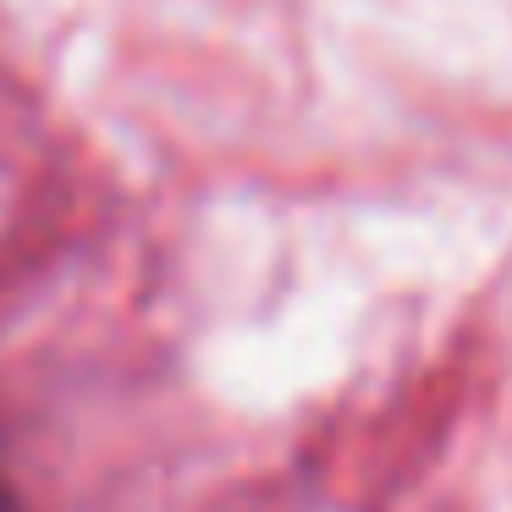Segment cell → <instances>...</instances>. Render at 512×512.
<instances>
[{"mask_svg": "<svg viewBox=\"0 0 512 512\" xmlns=\"http://www.w3.org/2000/svg\"><path fill=\"white\" fill-rule=\"evenodd\" d=\"M0 512H23V501H17L12 490H6V479H0Z\"/></svg>", "mask_w": 512, "mask_h": 512, "instance_id": "1", "label": "cell"}]
</instances>
